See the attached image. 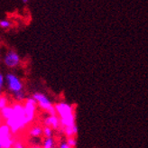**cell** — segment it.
Instances as JSON below:
<instances>
[{"label":"cell","instance_id":"4","mask_svg":"<svg viewBox=\"0 0 148 148\" xmlns=\"http://www.w3.org/2000/svg\"><path fill=\"white\" fill-rule=\"evenodd\" d=\"M13 134L5 123L0 124V148H10L14 145Z\"/></svg>","mask_w":148,"mask_h":148},{"label":"cell","instance_id":"23","mask_svg":"<svg viewBox=\"0 0 148 148\" xmlns=\"http://www.w3.org/2000/svg\"><path fill=\"white\" fill-rule=\"evenodd\" d=\"M2 121H3V120H2V117H1V116H0V124L2 123Z\"/></svg>","mask_w":148,"mask_h":148},{"label":"cell","instance_id":"22","mask_svg":"<svg viewBox=\"0 0 148 148\" xmlns=\"http://www.w3.org/2000/svg\"><path fill=\"white\" fill-rule=\"evenodd\" d=\"M3 87H4V86H1V85H0V94H1V92H2V90H3Z\"/></svg>","mask_w":148,"mask_h":148},{"label":"cell","instance_id":"9","mask_svg":"<svg viewBox=\"0 0 148 148\" xmlns=\"http://www.w3.org/2000/svg\"><path fill=\"white\" fill-rule=\"evenodd\" d=\"M61 129L63 134L66 136V137L76 136L78 134V127L76 125V124L67 125V127H61Z\"/></svg>","mask_w":148,"mask_h":148},{"label":"cell","instance_id":"8","mask_svg":"<svg viewBox=\"0 0 148 148\" xmlns=\"http://www.w3.org/2000/svg\"><path fill=\"white\" fill-rule=\"evenodd\" d=\"M43 125L51 127L53 130H58L61 128L60 118L57 115H49V116L43 119Z\"/></svg>","mask_w":148,"mask_h":148},{"label":"cell","instance_id":"16","mask_svg":"<svg viewBox=\"0 0 148 148\" xmlns=\"http://www.w3.org/2000/svg\"><path fill=\"white\" fill-rule=\"evenodd\" d=\"M12 23L7 19H2L0 20V27L3 29H8L11 26Z\"/></svg>","mask_w":148,"mask_h":148},{"label":"cell","instance_id":"1","mask_svg":"<svg viewBox=\"0 0 148 148\" xmlns=\"http://www.w3.org/2000/svg\"><path fill=\"white\" fill-rule=\"evenodd\" d=\"M14 108V114L13 116L5 121V123L8 125L11 133L14 135L18 134L19 132L23 131L25 127L28 125L25 119L24 105L18 102L13 105Z\"/></svg>","mask_w":148,"mask_h":148},{"label":"cell","instance_id":"14","mask_svg":"<svg viewBox=\"0 0 148 148\" xmlns=\"http://www.w3.org/2000/svg\"><path fill=\"white\" fill-rule=\"evenodd\" d=\"M14 99H16V100L17 102H23L25 99V95L23 90L18 91L16 93H14Z\"/></svg>","mask_w":148,"mask_h":148},{"label":"cell","instance_id":"19","mask_svg":"<svg viewBox=\"0 0 148 148\" xmlns=\"http://www.w3.org/2000/svg\"><path fill=\"white\" fill-rule=\"evenodd\" d=\"M59 147H60V148H70L69 145L67 144V142H66V141H63V142L59 144Z\"/></svg>","mask_w":148,"mask_h":148},{"label":"cell","instance_id":"11","mask_svg":"<svg viewBox=\"0 0 148 148\" xmlns=\"http://www.w3.org/2000/svg\"><path fill=\"white\" fill-rule=\"evenodd\" d=\"M28 135L34 138L40 137L42 136V128L39 125H34L28 130Z\"/></svg>","mask_w":148,"mask_h":148},{"label":"cell","instance_id":"6","mask_svg":"<svg viewBox=\"0 0 148 148\" xmlns=\"http://www.w3.org/2000/svg\"><path fill=\"white\" fill-rule=\"evenodd\" d=\"M5 82L6 83L7 88L13 93H16L18 91L23 90L24 85L21 79L16 76L14 74L12 73H7L5 77Z\"/></svg>","mask_w":148,"mask_h":148},{"label":"cell","instance_id":"13","mask_svg":"<svg viewBox=\"0 0 148 148\" xmlns=\"http://www.w3.org/2000/svg\"><path fill=\"white\" fill-rule=\"evenodd\" d=\"M42 135L45 137H51L53 136V129L48 125H44L42 128Z\"/></svg>","mask_w":148,"mask_h":148},{"label":"cell","instance_id":"17","mask_svg":"<svg viewBox=\"0 0 148 148\" xmlns=\"http://www.w3.org/2000/svg\"><path fill=\"white\" fill-rule=\"evenodd\" d=\"M8 105V99L6 96H1L0 95V109L3 108L4 107Z\"/></svg>","mask_w":148,"mask_h":148},{"label":"cell","instance_id":"5","mask_svg":"<svg viewBox=\"0 0 148 148\" xmlns=\"http://www.w3.org/2000/svg\"><path fill=\"white\" fill-rule=\"evenodd\" d=\"M37 102L36 100L32 97L25 99L24 104V109H25V115L27 124H31L35 118L36 110H37Z\"/></svg>","mask_w":148,"mask_h":148},{"label":"cell","instance_id":"10","mask_svg":"<svg viewBox=\"0 0 148 148\" xmlns=\"http://www.w3.org/2000/svg\"><path fill=\"white\" fill-rule=\"evenodd\" d=\"M14 114V108L13 106L7 105L5 107H4L3 108L0 109V116L2 117V120L5 121L8 118H10Z\"/></svg>","mask_w":148,"mask_h":148},{"label":"cell","instance_id":"15","mask_svg":"<svg viewBox=\"0 0 148 148\" xmlns=\"http://www.w3.org/2000/svg\"><path fill=\"white\" fill-rule=\"evenodd\" d=\"M66 142H67V144L69 145L70 148L76 147V146H77V140H76L75 136L67 137V140H66Z\"/></svg>","mask_w":148,"mask_h":148},{"label":"cell","instance_id":"21","mask_svg":"<svg viewBox=\"0 0 148 148\" xmlns=\"http://www.w3.org/2000/svg\"><path fill=\"white\" fill-rule=\"evenodd\" d=\"M21 1L23 2L24 4H27V3H28V1H29V0H21Z\"/></svg>","mask_w":148,"mask_h":148},{"label":"cell","instance_id":"20","mask_svg":"<svg viewBox=\"0 0 148 148\" xmlns=\"http://www.w3.org/2000/svg\"><path fill=\"white\" fill-rule=\"evenodd\" d=\"M4 84H5V76L2 73H0V85L4 86Z\"/></svg>","mask_w":148,"mask_h":148},{"label":"cell","instance_id":"2","mask_svg":"<svg viewBox=\"0 0 148 148\" xmlns=\"http://www.w3.org/2000/svg\"><path fill=\"white\" fill-rule=\"evenodd\" d=\"M56 115L60 118L61 127H67L75 124V114L72 105L67 102H59L54 104Z\"/></svg>","mask_w":148,"mask_h":148},{"label":"cell","instance_id":"7","mask_svg":"<svg viewBox=\"0 0 148 148\" xmlns=\"http://www.w3.org/2000/svg\"><path fill=\"white\" fill-rule=\"evenodd\" d=\"M4 63L8 68H16L21 63V58L14 51H9L4 57Z\"/></svg>","mask_w":148,"mask_h":148},{"label":"cell","instance_id":"12","mask_svg":"<svg viewBox=\"0 0 148 148\" xmlns=\"http://www.w3.org/2000/svg\"><path fill=\"white\" fill-rule=\"evenodd\" d=\"M54 139L51 137H45V139L42 142V147L43 148H53L54 147Z\"/></svg>","mask_w":148,"mask_h":148},{"label":"cell","instance_id":"18","mask_svg":"<svg viewBox=\"0 0 148 148\" xmlns=\"http://www.w3.org/2000/svg\"><path fill=\"white\" fill-rule=\"evenodd\" d=\"M13 146H14V148H23V147H24V144H23V142H21V141L14 142Z\"/></svg>","mask_w":148,"mask_h":148},{"label":"cell","instance_id":"3","mask_svg":"<svg viewBox=\"0 0 148 148\" xmlns=\"http://www.w3.org/2000/svg\"><path fill=\"white\" fill-rule=\"evenodd\" d=\"M33 98L36 100L37 105L42 110L46 111L49 115H56L54 104L45 94L42 92H34L33 94Z\"/></svg>","mask_w":148,"mask_h":148}]
</instances>
